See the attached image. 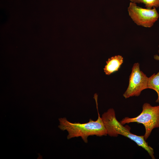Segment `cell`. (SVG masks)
Wrapping results in <instances>:
<instances>
[{
  "instance_id": "10",
  "label": "cell",
  "mask_w": 159,
  "mask_h": 159,
  "mask_svg": "<svg viewBox=\"0 0 159 159\" xmlns=\"http://www.w3.org/2000/svg\"></svg>"
},
{
  "instance_id": "7",
  "label": "cell",
  "mask_w": 159,
  "mask_h": 159,
  "mask_svg": "<svg viewBox=\"0 0 159 159\" xmlns=\"http://www.w3.org/2000/svg\"><path fill=\"white\" fill-rule=\"evenodd\" d=\"M147 88L152 89L156 92L158 98L155 102L159 103V71L148 77Z\"/></svg>"
},
{
  "instance_id": "5",
  "label": "cell",
  "mask_w": 159,
  "mask_h": 159,
  "mask_svg": "<svg viewBox=\"0 0 159 159\" xmlns=\"http://www.w3.org/2000/svg\"><path fill=\"white\" fill-rule=\"evenodd\" d=\"M148 78L140 70V64L138 63H134L129 76L128 87L123 94V96L126 99L139 96L143 90L147 89Z\"/></svg>"
},
{
  "instance_id": "8",
  "label": "cell",
  "mask_w": 159,
  "mask_h": 159,
  "mask_svg": "<svg viewBox=\"0 0 159 159\" xmlns=\"http://www.w3.org/2000/svg\"><path fill=\"white\" fill-rule=\"evenodd\" d=\"M131 2L135 3H143L147 9H151L159 7V0H129Z\"/></svg>"
},
{
  "instance_id": "6",
  "label": "cell",
  "mask_w": 159,
  "mask_h": 159,
  "mask_svg": "<svg viewBox=\"0 0 159 159\" xmlns=\"http://www.w3.org/2000/svg\"><path fill=\"white\" fill-rule=\"evenodd\" d=\"M123 61V57L120 55H116L109 58L103 69L105 74L109 75L118 71Z\"/></svg>"
},
{
  "instance_id": "4",
  "label": "cell",
  "mask_w": 159,
  "mask_h": 159,
  "mask_svg": "<svg viewBox=\"0 0 159 159\" xmlns=\"http://www.w3.org/2000/svg\"><path fill=\"white\" fill-rule=\"evenodd\" d=\"M127 11L129 16L135 24L146 28L152 27L159 17L156 8H144L131 2L127 8Z\"/></svg>"
},
{
  "instance_id": "2",
  "label": "cell",
  "mask_w": 159,
  "mask_h": 159,
  "mask_svg": "<svg viewBox=\"0 0 159 159\" xmlns=\"http://www.w3.org/2000/svg\"><path fill=\"white\" fill-rule=\"evenodd\" d=\"M101 118L106 130L107 135L111 137H117L121 135L134 142L138 146L144 149L152 159H155L153 148L149 145L143 135H138L130 131V127L125 126L117 119L115 111L110 108L104 112Z\"/></svg>"
},
{
  "instance_id": "9",
  "label": "cell",
  "mask_w": 159,
  "mask_h": 159,
  "mask_svg": "<svg viewBox=\"0 0 159 159\" xmlns=\"http://www.w3.org/2000/svg\"><path fill=\"white\" fill-rule=\"evenodd\" d=\"M158 52L159 54V50H158ZM154 58L156 60L159 61V56L156 54L154 56Z\"/></svg>"
},
{
  "instance_id": "3",
  "label": "cell",
  "mask_w": 159,
  "mask_h": 159,
  "mask_svg": "<svg viewBox=\"0 0 159 159\" xmlns=\"http://www.w3.org/2000/svg\"><path fill=\"white\" fill-rule=\"evenodd\" d=\"M123 125L132 122L141 124L144 126L145 140L148 138L153 129L159 127V105L152 106L148 103H144L142 111L138 116L134 117H125L120 122Z\"/></svg>"
},
{
  "instance_id": "1",
  "label": "cell",
  "mask_w": 159,
  "mask_h": 159,
  "mask_svg": "<svg viewBox=\"0 0 159 159\" xmlns=\"http://www.w3.org/2000/svg\"><path fill=\"white\" fill-rule=\"evenodd\" d=\"M94 98L96 102L98 115L97 119L96 121L90 119L88 122L81 123L71 122L66 117L59 119V125L58 127L61 130H66L68 132V134L67 137L68 139L81 137L85 143H87V138L90 136L102 137L107 135L106 130L99 112L97 95L96 94L94 95Z\"/></svg>"
}]
</instances>
